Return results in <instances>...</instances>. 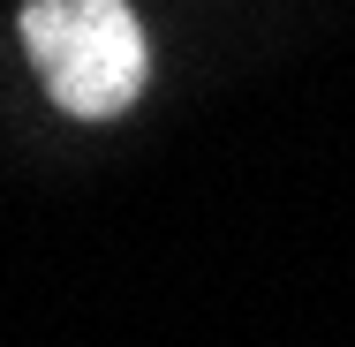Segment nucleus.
Segmentation results:
<instances>
[{
  "label": "nucleus",
  "mask_w": 355,
  "mask_h": 347,
  "mask_svg": "<svg viewBox=\"0 0 355 347\" xmlns=\"http://www.w3.org/2000/svg\"><path fill=\"white\" fill-rule=\"evenodd\" d=\"M23 46L46 91L83 121L121 114L144 91V30L129 0H23Z\"/></svg>",
  "instance_id": "1"
}]
</instances>
